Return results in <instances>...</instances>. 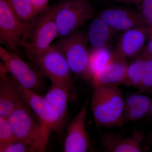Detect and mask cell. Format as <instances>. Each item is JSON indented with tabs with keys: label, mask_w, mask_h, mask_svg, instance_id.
I'll return each mask as SVG.
<instances>
[{
	"label": "cell",
	"mask_w": 152,
	"mask_h": 152,
	"mask_svg": "<svg viewBox=\"0 0 152 152\" xmlns=\"http://www.w3.org/2000/svg\"><path fill=\"white\" fill-rule=\"evenodd\" d=\"M113 58L108 64L93 78V88L99 86L122 85L128 64L127 59L118 56L113 51Z\"/></svg>",
	"instance_id": "obj_13"
},
{
	"label": "cell",
	"mask_w": 152,
	"mask_h": 152,
	"mask_svg": "<svg viewBox=\"0 0 152 152\" xmlns=\"http://www.w3.org/2000/svg\"><path fill=\"white\" fill-rule=\"evenodd\" d=\"M18 85L9 74H0V116L7 118L23 102Z\"/></svg>",
	"instance_id": "obj_15"
},
{
	"label": "cell",
	"mask_w": 152,
	"mask_h": 152,
	"mask_svg": "<svg viewBox=\"0 0 152 152\" xmlns=\"http://www.w3.org/2000/svg\"><path fill=\"white\" fill-rule=\"evenodd\" d=\"M17 16L22 21L33 23L37 16L29 0H6Z\"/></svg>",
	"instance_id": "obj_22"
},
{
	"label": "cell",
	"mask_w": 152,
	"mask_h": 152,
	"mask_svg": "<svg viewBox=\"0 0 152 152\" xmlns=\"http://www.w3.org/2000/svg\"><path fill=\"white\" fill-rule=\"evenodd\" d=\"M116 31H124L132 28L146 26L140 12L122 7L106 9L98 14Z\"/></svg>",
	"instance_id": "obj_11"
},
{
	"label": "cell",
	"mask_w": 152,
	"mask_h": 152,
	"mask_svg": "<svg viewBox=\"0 0 152 152\" xmlns=\"http://www.w3.org/2000/svg\"><path fill=\"white\" fill-rule=\"evenodd\" d=\"M34 152V151L28 144L17 140L0 147V152Z\"/></svg>",
	"instance_id": "obj_24"
},
{
	"label": "cell",
	"mask_w": 152,
	"mask_h": 152,
	"mask_svg": "<svg viewBox=\"0 0 152 152\" xmlns=\"http://www.w3.org/2000/svg\"><path fill=\"white\" fill-rule=\"evenodd\" d=\"M90 102L96 125L111 129L122 127L124 97L118 86L105 85L93 88Z\"/></svg>",
	"instance_id": "obj_1"
},
{
	"label": "cell",
	"mask_w": 152,
	"mask_h": 152,
	"mask_svg": "<svg viewBox=\"0 0 152 152\" xmlns=\"http://www.w3.org/2000/svg\"><path fill=\"white\" fill-rule=\"evenodd\" d=\"M37 15L42 14L49 8V0H29Z\"/></svg>",
	"instance_id": "obj_26"
},
{
	"label": "cell",
	"mask_w": 152,
	"mask_h": 152,
	"mask_svg": "<svg viewBox=\"0 0 152 152\" xmlns=\"http://www.w3.org/2000/svg\"><path fill=\"white\" fill-rule=\"evenodd\" d=\"M15 140L7 118L0 116V147Z\"/></svg>",
	"instance_id": "obj_23"
},
{
	"label": "cell",
	"mask_w": 152,
	"mask_h": 152,
	"mask_svg": "<svg viewBox=\"0 0 152 152\" xmlns=\"http://www.w3.org/2000/svg\"><path fill=\"white\" fill-rule=\"evenodd\" d=\"M113 57L108 47L92 48L90 51L88 74L91 82L95 75L107 65Z\"/></svg>",
	"instance_id": "obj_19"
},
{
	"label": "cell",
	"mask_w": 152,
	"mask_h": 152,
	"mask_svg": "<svg viewBox=\"0 0 152 152\" xmlns=\"http://www.w3.org/2000/svg\"><path fill=\"white\" fill-rule=\"evenodd\" d=\"M88 44L86 33L77 31L59 38L55 45L62 53L72 73L90 83Z\"/></svg>",
	"instance_id": "obj_5"
},
{
	"label": "cell",
	"mask_w": 152,
	"mask_h": 152,
	"mask_svg": "<svg viewBox=\"0 0 152 152\" xmlns=\"http://www.w3.org/2000/svg\"><path fill=\"white\" fill-rule=\"evenodd\" d=\"M72 88V87L64 84L51 83V86L45 96L64 121Z\"/></svg>",
	"instance_id": "obj_18"
},
{
	"label": "cell",
	"mask_w": 152,
	"mask_h": 152,
	"mask_svg": "<svg viewBox=\"0 0 152 152\" xmlns=\"http://www.w3.org/2000/svg\"><path fill=\"white\" fill-rule=\"evenodd\" d=\"M138 5L146 26L152 29V0H139Z\"/></svg>",
	"instance_id": "obj_25"
},
{
	"label": "cell",
	"mask_w": 152,
	"mask_h": 152,
	"mask_svg": "<svg viewBox=\"0 0 152 152\" xmlns=\"http://www.w3.org/2000/svg\"><path fill=\"white\" fill-rule=\"evenodd\" d=\"M0 58L19 86L37 93L40 90L43 84L41 77L19 55L0 45Z\"/></svg>",
	"instance_id": "obj_8"
},
{
	"label": "cell",
	"mask_w": 152,
	"mask_h": 152,
	"mask_svg": "<svg viewBox=\"0 0 152 152\" xmlns=\"http://www.w3.org/2000/svg\"><path fill=\"white\" fill-rule=\"evenodd\" d=\"M143 134L137 132L132 137H124L119 134L105 133L101 137L104 150L109 152H141L148 151L142 146Z\"/></svg>",
	"instance_id": "obj_14"
},
{
	"label": "cell",
	"mask_w": 152,
	"mask_h": 152,
	"mask_svg": "<svg viewBox=\"0 0 152 152\" xmlns=\"http://www.w3.org/2000/svg\"><path fill=\"white\" fill-rule=\"evenodd\" d=\"M56 9V4L49 7L35 22L29 40L23 46L31 58L46 50L58 38L55 18Z\"/></svg>",
	"instance_id": "obj_7"
},
{
	"label": "cell",
	"mask_w": 152,
	"mask_h": 152,
	"mask_svg": "<svg viewBox=\"0 0 152 152\" xmlns=\"http://www.w3.org/2000/svg\"><path fill=\"white\" fill-rule=\"evenodd\" d=\"M142 63V76L138 90L140 93L152 91V56L146 47L139 54Z\"/></svg>",
	"instance_id": "obj_20"
},
{
	"label": "cell",
	"mask_w": 152,
	"mask_h": 152,
	"mask_svg": "<svg viewBox=\"0 0 152 152\" xmlns=\"http://www.w3.org/2000/svg\"><path fill=\"white\" fill-rule=\"evenodd\" d=\"M120 2L124 4H134L139 5V0H114Z\"/></svg>",
	"instance_id": "obj_28"
},
{
	"label": "cell",
	"mask_w": 152,
	"mask_h": 152,
	"mask_svg": "<svg viewBox=\"0 0 152 152\" xmlns=\"http://www.w3.org/2000/svg\"><path fill=\"white\" fill-rule=\"evenodd\" d=\"M142 76V63L138 55L128 64L126 76L122 85L127 87L139 88Z\"/></svg>",
	"instance_id": "obj_21"
},
{
	"label": "cell",
	"mask_w": 152,
	"mask_h": 152,
	"mask_svg": "<svg viewBox=\"0 0 152 152\" xmlns=\"http://www.w3.org/2000/svg\"><path fill=\"white\" fill-rule=\"evenodd\" d=\"M145 140L148 145L152 147V131L146 136Z\"/></svg>",
	"instance_id": "obj_29"
},
{
	"label": "cell",
	"mask_w": 152,
	"mask_h": 152,
	"mask_svg": "<svg viewBox=\"0 0 152 152\" xmlns=\"http://www.w3.org/2000/svg\"><path fill=\"white\" fill-rule=\"evenodd\" d=\"M148 35V28L146 26L134 28L123 31L113 52L125 58H133L143 49Z\"/></svg>",
	"instance_id": "obj_12"
},
{
	"label": "cell",
	"mask_w": 152,
	"mask_h": 152,
	"mask_svg": "<svg viewBox=\"0 0 152 152\" xmlns=\"http://www.w3.org/2000/svg\"><path fill=\"white\" fill-rule=\"evenodd\" d=\"M35 22L22 21L6 0H0V33L3 46L10 51L20 55L21 48L29 39Z\"/></svg>",
	"instance_id": "obj_4"
},
{
	"label": "cell",
	"mask_w": 152,
	"mask_h": 152,
	"mask_svg": "<svg viewBox=\"0 0 152 152\" xmlns=\"http://www.w3.org/2000/svg\"><path fill=\"white\" fill-rule=\"evenodd\" d=\"M116 32L107 23L97 16L90 23L86 34L92 48L108 47Z\"/></svg>",
	"instance_id": "obj_17"
},
{
	"label": "cell",
	"mask_w": 152,
	"mask_h": 152,
	"mask_svg": "<svg viewBox=\"0 0 152 152\" xmlns=\"http://www.w3.org/2000/svg\"><path fill=\"white\" fill-rule=\"evenodd\" d=\"M0 72L3 73L8 72L1 58H0Z\"/></svg>",
	"instance_id": "obj_30"
},
{
	"label": "cell",
	"mask_w": 152,
	"mask_h": 152,
	"mask_svg": "<svg viewBox=\"0 0 152 152\" xmlns=\"http://www.w3.org/2000/svg\"><path fill=\"white\" fill-rule=\"evenodd\" d=\"M148 116L150 117V118L152 120V101L151 104V108H150L149 113Z\"/></svg>",
	"instance_id": "obj_31"
},
{
	"label": "cell",
	"mask_w": 152,
	"mask_h": 152,
	"mask_svg": "<svg viewBox=\"0 0 152 152\" xmlns=\"http://www.w3.org/2000/svg\"><path fill=\"white\" fill-rule=\"evenodd\" d=\"M4 45V42H3L2 37V36L1 35V33H0V45Z\"/></svg>",
	"instance_id": "obj_32"
},
{
	"label": "cell",
	"mask_w": 152,
	"mask_h": 152,
	"mask_svg": "<svg viewBox=\"0 0 152 152\" xmlns=\"http://www.w3.org/2000/svg\"><path fill=\"white\" fill-rule=\"evenodd\" d=\"M90 98L88 97L80 111L68 126L64 145L65 152H86L91 148L88 133L86 126Z\"/></svg>",
	"instance_id": "obj_9"
},
{
	"label": "cell",
	"mask_w": 152,
	"mask_h": 152,
	"mask_svg": "<svg viewBox=\"0 0 152 152\" xmlns=\"http://www.w3.org/2000/svg\"><path fill=\"white\" fill-rule=\"evenodd\" d=\"M18 88L22 100L51 131L61 129L65 121L45 97H43L37 92L24 88L19 85Z\"/></svg>",
	"instance_id": "obj_10"
},
{
	"label": "cell",
	"mask_w": 152,
	"mask_h": 152,
	"mask_svg": "<svg viewBox=\"0 0 152 152\" xmlns=\"http://www.w3.org/2000/svg\"><path fill=\"white\" fill-rule=\"evenodd\" d=\"M7 118L16 140L28 144L34 152L45 151L51 130L23 103Z\"/></svg>",
	"instance_id": "obj_2"
},
{
	"label": "cell",
	"mask_w": 152,
	"mask_h": 152,
	"mask_svg": "<svg viewBox=\"0 0 152 152\" xmlns=\"http://www.w3.org/2000/svg\"><path fill=\"white\" fill-rule=\"evenodd\" d=\"M31 58L51 83L72 87V73L62 53L55 44Z\"/></svg>",
	"instance_id": "obj_6"
},
{
	"label": "cell",
	"mask_w": 152,
	"mask_h": 152,
	"mask_svg": "<svg viewBox=\"0 0 152 152\" xmlns=\"http://www.w3.org/2000/svg\"><path fill=\"white\" fill-rule=\"evenodd\" d=\"M148 38L149 39V41L148 43L147 46L146 47V48L152 56V29L148 28Z\"/></svg>",
	"instance_id": "obj_27"
},
{
	"label": "cell",
	"mask_w": 152,
	"mask_h": 152,
	"mask_svg": "<svg viewBox=\"0 0 152 152\" xmlns=\"http://www.w3.org/2000/svg\"><path fill=\"white\" fill-rule=\"evenodd\" d=\"M152 100L141 93H132L124 97V120L125 124L135 122L148 116Z\"/></svg>",
	"instance_id": "obj_16"
},
{
	"label": "cell",
	"mask_w": 152,
	"mask_h": 152,
	"mask_svg": "<svg viewBox=\"0 0 152 152\" xmlns=\"http://www.w3.org/2000/svg\"><path fill=\"white\" fill-rule=\"evenodd\" d=\"M56 18L58 38L69 35L95 17L90 0H61L56 4Z\"/></svg>",
	"instance_id": "obj_3"
}]
</instances>
